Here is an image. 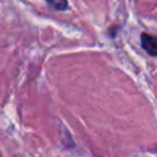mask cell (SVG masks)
<instances>
[{
	"label": "cell",
	"instance_id": "6da1fadb",
	"mask_svg": "<svg viewBox=\"0 0 157 157\" xmlns=\"http://www.w3.org/2000/svg\"><path fill=\"white\" fill-rule=\"evenodd\" d=\"M141 47L142 49L152 56H157V37L148 33H141Z\"/></svg>",
	"mask_w": 157,
	"mask_h": 157
},
{
	"label": "cell",
	"instance_id": "3957f363",
	"mask_svg": "<svg viewBox=\"0 0 157 157\" xmlns=\"http://www.w3.org/2000/svg\"><path fill=\"white\" fill-rule=\"evenodd\" d=\"M0 157H1V156H0Z\"/></svg>",
	"mask_w": 157,
	"mask_h": 157
},
{
	"label": "cell",
	"instance_id": "7a4b0ae2",
	"mask_svg": "<svg viewBox=\"0 0 157 157\" xmlns=\"http://www.w3.org/2000/svg\"><path fill=\"white\" fill-rule=\"evenodd\" d=\"M47 4L50 7H53L54 10H56V11H64L69 6L67 1H65V0H48Z\"/></svg>",
	"mask_w": 157,
	"mask_h": 157
}]
</instances>
